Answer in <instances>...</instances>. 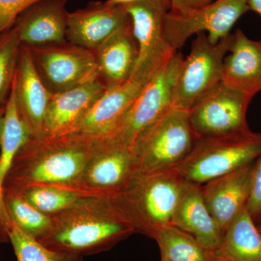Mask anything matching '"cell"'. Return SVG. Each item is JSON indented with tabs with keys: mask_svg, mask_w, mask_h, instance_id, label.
Listing matches in <instances>:
<instances>
[{
	"mask_svg": "<svg viewBox=\"0 0 261 261\" xmlns=\"http://www.w3.org/2000/svg\"><path fill=\"white\" fill-rule=\"evenodd\" d=\"M197 139L189 111L169 108L144 130L132 145L136 175L174 167L190 153Z\"/></svg>",
	"mask_w": 261,
	"mask_h": 261,
	"instance_id": "obj_5",
	"label": "cell"
},
{
	"mask_svg": "<svg viewBox=\"0 0 261 261\" xmlns=\"http://www.w3.org/2000/svg\"><path fill=\"white\" fill-rule=\"evenodd\" d=\"M7 103V102H6ZM5 106H0V137H1L2 125L3 117L5 112ZM0 154H1V145H0ZM12 223L5 209L3 197L0 196V243H8V233L11 228Z\"/></svg>",
	"mask_w": 261,
	"mask_h": 261,
	"instance_id": "obj_31",
	"label": "cell"
},
{
	"mask_svg": "<svg viewBox=\"0 0 261 261\" xmlns=\"http://www.w3.org/2000/svg\"><path fill=\"white\" fill-rule=\"evenodd\" d=\"M123 6L138 44V59L134 72L157 71L176 51L169 45L164 34L169 0H142Z\"/></svg>",
	"mask_w": 261,
	"mask_h": 261,
	"instance_id": "obj_12",
	"label": "cell"
},
{
	"mask_svg": "<svg viewBox=\"0 0 261 261\" xmlns=\"http://www.w3.org/2000/svg\"><path fill=\"white\" fill-rule=\"evenodd\" d=\"M107 87L101 80L53 94L48 105L42 135L70 133L102 95Z\"/></svg>",
	"mask_w": 261,
	"mask_h": 261,
	"instance_id": "obj_18",
	"label": "cell"
},
{
	"mask_svg": "<svg viewBox=\"0 0 261 261\" xmlns=\"http://www.w3.org/2000/svg\"><path fill=\"white\" fill-rule=\"evenodd\" d=\"M140 1L142 0H107L108 3L112 5H126Z\"/></svg>",
	"mask_w": 261,
	"mask_h": 261,
	"instance_id": "obj_34",
	"label": "cell"
},
{
	"mask_svg": "<svg viewBox=\"0 0 261 261\" xmlns=\"http://www.w3.org/2000/svg\"><path fill=\"white\" fill-rule=\"evenodd\" d=\"M99 78L111 87L129 80L135 70L139 48L130 20L94 51Z\"/></svg>",
	"mask_w": 261,
	"mask_h": 261,
	"instance_id": "obj_21",
	"label": "cell"
},
{
	"mask_svg": "<svg viewBox=\"0 0 261 261\" xmlns=\"http://www.w3.org/2000/svg\"><path fill=\"white\" fill-rule=\"evenodd\" d=\"M171 224L191 235L211 251L219 247L224 236L205 205L202 185L186 180Z\"/></svg>",
	"mask_w": 261,
	"mask_h": 261,
	"instance_id": "obj_20",
	"label": "cell"
},
{
	"mask_svg": "<svg viewBox=\"0 0 261 261\" xmlns=\"http://www.w3.org/2000/svg\"><path fill=\"white\" fill-rule=\"evenodd\" d=\"M3 199L12 224L29 236L39 240L50 230L53 217L35 208L21 192L3 188Z\"/></svg>",
	"mask_w": 261,
	"mask_h": 261,
	"instance_id": "obj_25",
	"label": "cell"
},
{
	"mask_svg": "<svg viewBox=\"0 0 261 261\" xmlns=\"http://www.w3.org/2000/svg\"><path fill=\"white\" fill-rule=\"evenodd\" d=\"M42 0H0V34L9 30L24 11Z\"/></svg>",
	"mask_w": 261,
	"mask_h": 261,
	"instance_id": "obj_29",
	"label": "cell"
},
{
	"mask_svg": "<svg viewBox=\"0 0 261 261\" xmlns=\"http://www.w3.org/2000/svg\"><path fill=\"white\" fill-rule=\"evenodd\" d=\"M185 180L173 168L137 174L119 193L113 195L135 224L137 232L150 237L171 224Z\"/></svg>",
	"mask_w": 261,
	"mask_h": 261,
	"instance_id": "obj_3",
	"label": "cell"
},
{
	"mask_svg": "<svg viewBox=\"0 0 261 261\" xmlns=\"http://www.w3.org/2000/svg\"><path fill=\"white\" fill-rule=\"evenodd\" d=\"M257 228H258L259 231H260V233H261V223L260 224H259L257 225Z\"/></svg>",
	"mask_w": 261,
	"mask_h": 261,
	"instance_id": "obj_35",
	"label": "cell"
},
{
	"mask_svg": "<svg viewBox=\"0 0 261 261\" xmlns=\"http://www.w3.org/2000/svg\"><path fill=\"white\" fill-rule=\"evenodd\" d=\"M261 157V134L250 128L221 137L197 138L173 169L187 181L202 185Z\"/></svg>",
	"mask_w": 261,
	"mask_h": 261,
	"instance_id": "obj_4",
	"label": "cell"
},
{
	"mask_svg": "<svg viewBox=\"0 0 261 261\" xmlns=\"http://www.w3.org/2000/svg\"><path fill=\"white\" fill-rule=\"evenodd\" d=\"M20 192L35 208L49 216L64 212L88 197L78 192L51 186L29 187Z\"/></svg>",
	"mask_w": 261,
	"mask_h": 261,
	"instance_id": "obj_26",
	"label": "cell"
},
{
	"mask_svg": "<svg viewBox=\"0 0 261 261\" xmlns=\"http://www.w3.org/2000/svg\"><path fill=\"white\" fill-rule=\"evenodd\" d=\"M246 209L255 224L261 223V157L252 167L250 195Z\"/></svg>",
	"mask_w": 261,
	"mask_h": 261,
	"instance_id": "obj_30",
	"label": "cell"
},
{
	"mask_svg": "<svg viewBox=\"0 0 261 261\" xmlns=\"http://www.w3.org/2000/svg\"><path fill=\"white\" fill-rule=\"evenodd\" d=\"M19 116L30 137L43 135L51 93L38 73L29 46L21 44L13 83Z\"/></svg>",
	"mask_w": 261,
	"mask_h": 261,
	"instance_id": "obj_14",
	"label": "cell"
},
{
	"mask_svg": "<svg viewBox=\"0 0 261 261\" xmlns=\"http://www.w3.org/2000/svg\"><path fill=\"white\" fill-rule=\"evenodd\" d=\"M29 137L28 130L19 116L14 89L12 86L11 92L5 106L0 137V196L2 197L5 176L9 171L17 152Z\"/></svg>",
	"mask_w": 261,
	"mask_h": 261,
	"instance_id": "obj_24",
	"label": "cell"
},
{
	"mask_svg": "<svg viewBox=\"0 0 261 261\" xmlns=\"http://www.w3.org/2000/svg\"><path fill=\"white\" fill-rule=\"evenodd\" d=\"M214 0H169L170 10L176 11L196 9L214 2Z\"/></svg>",
	"mask_w": 261,
	"mask_h": 261,
	"instance_id": "obj_32",
	"label": "cell"
},
{
	"mask_svg": "<svg viewBox=\"0 0 261 261\" xmlns=\"http://www.w3.org/2000/svg\"><path fill=\"white\" fill-rule=\"evenodd\" d=\"M66 0H42L24 11L13 28L21 44L29 47L66 42L69 12Z\"/></svg>",
	"mask_w": 261,
	"mask_h": 261,
	"instance_id": "obj_17",
	"label": "cell"
},
{
	"mask_svg": "<svg viewBox=\"0 0 261 261\" xmlns=\"http://www.w3.org/2000/svg\"><path fill=\"white\" fill-rule=\"evenodd\" d=\"M149 238L157 242L161 261H213V251L173 225L154 230Z\"/></svg>",
	"mask_w": 261,
	"mask_h": 261,
	"instance_id": "obj_23",
	"label": "cell"
},
{
	"mask_svg": "<svg viewBox=\"0 0 261 261\" xmlns=\"http://www.w3.org/2000/svg\"><path fill=\"white\" fill-rule=\"evenodd\" d=\"M183 60L181 53L176 51L151 77L108 136L132 147L144 130L172 107L173 89Z\"/></svg>",
	"mask_w": 261,
	"mask_h": 261,
	"instance_id": "obj_7",
	"label": "cell"
},
{
	"mask_svg": "<svg viewBox=\"0 0 261 261\" xmlns=\"http://www.w3.org/2000/svg\"><path fill=\"white\" fill-rule=\"evenodd\" d=\"M233 34L213 44L205 32L197 34L186 59L182 61L173 89L172 107L189 111L222 80L224 61Z\"/></svg>",
	"mask_w": 261,
	"mask_h": 261,
	"instance_id": "obj_6",
	"label": "cell"
},
{
	"mask_svg": "<svg viewBox=\"0 0 261 261\" xmlns=\"http://www.w3.org/2000/svg\"><path fill=\"white\" fill-rule=\"evenodd\" d=\"M135 175L132 147L103 136L84 167L77 191L92 197L114 195L121 192Z\"/></svg>",
	"mask_w": 261,
	"mask_h": 261,
	"instance_id": "obj_10",
	"label": "cell"
},
{
	"mask_svg": "<svg viewBox=\"0 0 261 261\" xmlns=\"http://www.w3.org/2000/svg\"><path fill=\"white\" fill-rule=\"evenodd\" d=\"M21 43L15 29L0 34V106L9 98L14 81Z\"/></svg>",
	"mask_w": 261,
	"mask_h": 261,
	"instance_id": "obj_28",
	"label": "cell"
},
{
	"mask_svg": "<svg viewBox=\"0 0 261 261\" xmlns=\"http://www.w3.org/2000/svg\"><path fill=\"white\" fill-rule=\"evenodd\" d=\"M252 98L221 82L189 111L196 137H221L249 129L246 115Z\"/></svg>",
	"mask_w": 261,
	"mask_h": 261,
	"instance_id": "obj_11",
	"label": "cell"
},
{
	"mask_svg": "<svg viewBox=\"0 0 261 261\" xmlns=\"http://www.w3.org/2000/svg\"><path fill=\"white\" fill-rule=\"evenodd\" d=\"M100 138L77 132L29 137L17 152L3 189L51 186L78 192L84 167Z\"/></svg>",
	"mask_w": 261,
	"mask_h": 261,
	"instance_id": "obj_1",
	"label": "cell"
},
{
	"mask_svg": "<svg viewBox=\"0 0 261 261\" xmlns=\"http://www.w3.org/2000/svg\"><path fill=\"white\" fill-rule=\"evenodd\" d=\"M8 238L14 250L15 261H83L80 255L47 248L13 224Z\"/></svg>",
	"mask_w": 261,
	"mask_h": 261,
	"instance_id": "obj_27",
	"label": "cell"
},
{
	"mask_svg": "<svg viewBox=\"0 0 261 261\" xmlns=\"http://www.w3.org/2000/svg\"><path fill=\"white\" fill-rule=\"evenodd\" d=\"M129 20L123 5L92 2L86 8L68 13L66 39L94 51Z\"/></svg>",
	"mask_w": 261,
	"mask_h": 261,
	"instance_id": "obj_15",
	"label": "cell"
},
{
	"mask_svg": "<svg viewBox=\"0 0 261 261\" xmlns=\"http://www.w3.org/2000/svg\"><path fill=\"white\" fill-rule=\"evenodd\" d=\"M228 53L224 58L221 82L254 97L261 91V40H252L238 29Z\"/></svg>",
	"mask_w": 261,
	"mask_h": 261,
	"instance_id": "obj_19",
	"label": "cell"
},
{
	"mask_svg": "<svg viewBox=\"0 0 261 261\" xmlns=\"http://www.w3.org/2000/svg\"><path fill=\"white\" fill-rule=\"evenodd\" d=\"M250 10L261 15V0H248Z\"/></svg>",
	"mask_w": 261,
	"mask_h": 261,
	"instance_id": "obj_33",
	"label": "cell"
},
{
	"mask_svg": "<svg viewBox=\"0 0 261 261\" xmlns=\"http://www.w3.org/2000/svg\"><path fill=\"white\" fill-rule=\"evenodd\" d=\"M213 261H261V233L246 207L226 228Z\"/></svg>",
	"mask_w": 261,
	"mask_h": 261,
	"instance_id": "obj_22",
	"label": "cell"
},
{
	"mask_svg": "<svg viewBox=\"0 0 261 261\" xmlns=\"http://www.w3.org/2000/svg\"><path fill=\"white\" fill-rule=\"evenodd\" d=\"M51 217L50 230L38 241L51 250L82 257L111 250L137 232L113 195L84 197L68 210Z\"/></svg>",
	"mask_w": 261,
	"mask_h": 261,
	"instance_id": "obj_2",
	"label": "cell"
},
{
	"mask_svg": "<svg viewBox=\"0 0 261 261\" xmlns=\"http://www.w3.org/2000/svg\"><path fill=\"white\" fill-rule=\"evenodd\" d=\"M156 72L137 70L123 84L107 87L70 133L95 137L111 134Z\"/></svg>",
	"mask_w": 261,
	"mask_h": 261,
	"instance_id": "obj_13",
	"label": "cell"
},
{
	"mask_svg": "<svg viewBox=\"0 0 261 261\" xmlns=\"http://www.w3.org/2000/svg\"><path fill=\"white\" fill-rule=\"evenodd\" d=\"M252 167L253 164L250 163L202 185L205 205L224 233L233 220L246 207Z\"/></svg>",
	"mask_w": 261,
	"mask_h": 261,
	"instance_id": "obj_16",
	"label": "cell"
},
{
	"mask_svg": "<svg viewBox=\"0 0 261 261\" xmlns=\"http://www.w3.org/2000/svg\"><path fill=\"white\" fill-rule=\"evenodd\" d=\"M29 48L38 73L51 93L100 80L95 55L88 49L67 42Z\"/></svg>",
	"mask_w": 261,
	"mask_h": 261,
	"instance_id": "obj_9",
	"label": "cell"
},
{
	"mask_svg": "<svg viewBox=\"0 0 261 261\" xmlns=\"http://www.w3.org/2000/svg\"><path fill=\"white\" fill-rule=\"evenodd\" d=\"M249 10L248 0H214L196 9L169 10L165 20V37L176 51L192 36L202 32L216 44L229 35L233 25Z\"/></svg>",
	"mask_w": 261,
	"mask_h": 261,
	"instance_id": "obj_8",
	"label": "cell"
}]
</instances>
